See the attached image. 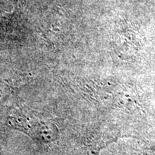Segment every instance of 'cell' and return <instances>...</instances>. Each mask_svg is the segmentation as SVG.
I'll return each instance as SVG.
<instances>
[{
	"instance_id": "cell-1",
	"label": "cell",
	"mask_w": 155,
	"mask_h": 155,
	"mask_svg": "<svg viewBox=\"0 0 155 155\" xmlns=\"http://www.w3.org/2000/svg\"><path fill=\"white\" fill-rule=\"evenodd\" d=\"M153 155H155V153H154V154H153Z\"/></svg>"
}]
</instances>
